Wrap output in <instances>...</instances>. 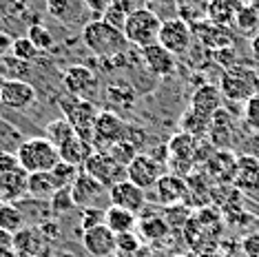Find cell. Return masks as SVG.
<instances>
[{
	"mask_svg": "<svg viewBox=\"0 0 259 257\" xmlns=\"http://www.w3.org/2000/svg\"><path fill=\"white\" fill-rule=\"evenodd\" d=\"M244 5H246L244 0H210V3H206L204 14L213 25L231 29L235 25V20H237L239 9Z\"/></svg>",
	"mask_w": 259,
	"mask_h": 257,
	"instance_id": "cell-21",
	"label": "cell"
},
{
	"mask_svg": "<svg viewBox=\"0 0 259 257\" xmlns=\"http://www.w3.org/2000/svg\"><path fill=\"white\" fill-rule=\"evenodd\" d=\"M82 168L78 166H73V164H69V162H58V164L54 166V171H51V175L56 178V182L60 189H64V186H71L75 180H78V175H80Z\"/></svg>",
	"mask_w": 259,
	"mask_h": 257,
	"instance_id": "cell-41",
	"label": "cell"
},
{
	"mask_svg": "<svg viewBox=\"0 0 259 257\" xmlns=\"http://www.w3.org/2000/svg\"><path fill=\"white\" fill-rule=\"evenodd\" d=\"M78 133H75V128L73 124L69 122L67 118H56V120H51L49 124H47V133H45V138L47 140H51V142L56 144L58 149L62 147V144H67L71 138H75Z\"/></svg>",
	"mask_w": 259,
	"mask_h": 257,
	"instance_id": "cell-33",
	"label": "cell"
},
{
	"mask_svg": "<svg viewBox=\"0 0 259 257\" xmlns=\"http://www.w3.org/2000/svg\"><path fill=\"white\" fill-rule=\"evenodd\" d=\"M82 171L89 173L93 180H98V182L104 184L107 189L115 186L117 182H122V180H126V166H122L115 157H111L109 151H96V153L84 162Z\"/></svg>",
	"mask_w": 259,
	"mask_h": 257,
	"instance_id": "cell-8",
	"label": "cell"
},
{
	"mask_svg": "<svg viewBox=\"0 0 259 257\" xmlns=\"http://www.w3.org/2000/svg\"><path fill=\"white\" fill-rule=\"evenodd\" d=\"M3 84H5V78H3V75H0V91H3Z\"/></svg>",
	"mask_w": 259,
	"mask_h": 257,
	"instance_id": "cell-56",
	"label": "cell"
},
{
	"mask_svg": "<svg viewBox=\"0 0 259 257\" xmlns=\"http://www.w3.org/2000/svg\"><path fill=\"white\" fill-rule=\"evenodd\" d=\"M210 60H213L215 64H220V67H224V71L226 69H233L237 67V58H235V47H231V49H220V51H210Z\"/></svg>",
	"mask_w": 259,
	"mask_h": 257,
	"instance_id": "cell-47",
	"label": "cell"
},
{
	"mask_svg": "<svg viewBox=\"0 0 259 257\" xmlns=\"http://www.w3.org/2000/svg\"><path fill=\"white\" fill-rule=\"evenodd\" d=\"M107 100L113 109H122V107H131L133 104V89L126 84H111L107 89ZM111 109V111H113Z\"/></svg>",
	"mask_w": 259,
	"mask_h": 257,
	"instance_id": "cell-37",
	"label": "cell"
},
{
	"mask_svg": "<svg viewBox=\"0 0 259 257\" xmlns=\"http://www.w3.org/2000/svg\"><path fill=\"white\" fill-rule=\"evenodd\" d=\"M124 140L128 144H133L135 149H142L144 144H146V140H149V133L144 131L142 126H138V124H126V133H124ZM142 153V151H140Z\"/></svg>",
	"mask_w": 259,
	"mask_h": 257,
	"instance_id": "cell-46",
	"label": "cell"
},
{
	"mask_svg": "<svg viewBox=\"0 0 259 257\" xmlns=\"http://www.w3.org/2000/svg\"><path fill=\"white\" fill-rule=\"evenodd\" d=\"M170 257H186V255H180V253H175V255H170Z\"/></svg>",
	"mask_w": 259,
	"mask_h": 257,
	"instance_id": "cell-58",
	"label": "cell"
},
{
	"mask_svg": "<svg viewBox=\"0 0 259 257\" xmlns=\"http://www.w3.org/2000/svg\"><path fill=\"white\" fill-rule=\"evenodd\" d=\"M252 51H255V56H257V60H259V33L252 38Z\"/></svg>",
	"mask_w": 259,
	"mask_h": 257,
	"instance_id": "cell-54",
	"label": "cell"
},
{
	"mask_svg": "<svg viewBox=\"0 0 259 257\" xmlns=\"http://www.w3.org/2000/svg\"><path fill=\"white\" fill-rule=\"evenodd\" d=\"M124 133H126V122L115 111L104 109L98 113L96 124H93V147H98V151H107L120 140H124Z\"/></svg>",
	"mask_w": 259,
	"mask_h": 257,
	"instance_id": "cell-9",
	"label": "cell"
},
{
	"mask_svg": "<svg viewBox=\"0 0 259 257\" xmlns=\"http://www.w3.org/2000/svg\"><path fill=\"white\" fill-rule=\"evenodd\" d=\"M162 215H164V220L168 222L170 231H180V229L184 231V226L188 224V220L193 218L186 204H175V206H166V208H162Z\"/></svg>",
	"mask_w": 259,
	"mask_h": 257,
	"instance_id": "cell-36",
	"label": "cell"
},
{
	"mask_svg": "<svg viewBox=\"0 0 259 257\" xmlns=\"http://www.w3.org/2000/svg\"><path fill=\"white\" fill-rule=\"evenodd\" d=\"M241 250L246 257H259V233H250L241 239Z\"/></svg>",
	"mask_w": 259,
	"mask_h": 257,
	"instance_id": "cell-48",
	"label": "cell"
},
{
	"mask_svg": "<svg viewBox=\"0 0 259 257\" xmlns=\"http://www.w3.org/2000/svg\"><path fill=\"white\" fill-rule=\"evenodd\" d=\"M38 47L31 42L27 36H20V38H14V45H11V56L18 58L22 62H33L38 56Z\"/></svg>",
	"mask_w": 259,
	"mask_h": 257,
	"instance_id": "cell-40",
	"label": "cell"
},
{
	"mask_svg": "<svg viewBox=\"0 0 259 257\" xmlns=\"http://www.w3.org/2000/svg\"><path fill=\"white\" fill-rule=\"evenodd\" d=\"M164 49H168L175 58L186 56L195 45V36H193L191 25L182 18V16H173V18L162 20L160 38H157Z\"/></svg>",
	"mask_w": 259,
	"mask_h": 257,
	"instance_id": "cell-7",
	"label": "cell"
},
{
	"mask_svg": "<svg viewBox=\"0 0 259 257\" xmlns=\"http://www.w3.org/2000/svg\"><path fill=\"white\" fill-rule=\"evenodd\" d=\"M71 197L75 206L91 208V206H98L100 200H109V189L104 184H100L98 180H93L89 173L80 171L78 180L71 184Z\"/></svg>",
	"mask_w": 259,
	"mask_h": 257,
	"instance_id": "cell-13",
	"label": "cell"
},
{
	"mask_svg": "<svg viewBox=\"0 0 259 257\" xmlns=\"http://www.w3.org/2000/svg\"><path fill=\"white\" fill-rule=\"evenodd\" d=\"M29 171L20 164L18 155L11 151H0V195L5 202H16L27 193Z\"/></svg>",
	"mask_w": 259,
	"mask_h": 257,
	"instance_id": "cell-5",
	"label": "cell"
},
{
	"mask_svg": "<svg viewBox=\"0 0 259 257\" xmlns=\"http://www.w3.org/2000/svg\"><path fill=\"white\" fill-rule=\"evenodd\" d=\"M107 151L111 153V157H115V160L120 162L122 166H128L135 160V155H140V151L135 149L133 144H128L126 140H120V142L113 144V147H109Z\"/></svg>",
	"mask_w": 259,
	"mask_h": 257,
	"instance_id": "cell-43",
	"label": "cell"
},
{
	"mask_svg": "<svg viewBox=\"0 0 259 257\" xmlns=\"http://www.w3.org/2000/svg\"><path fill=\"white\" fill-rule=\"evenodd\" d=\"M138 222H140V215L124 211V208H117V206H107V213H104V224H107L115 235L135 231L138 229Z\"/></svg>",
	"mask_w": 259,
	"mask_h": 257,
	"instance_id": "cell-29",
	"label": "cell"
},
{
	"mask_svg": "<svg viewBox=\"0 0 259 257\" xmlns=\"http://www.w3.org/2000/svg\"><path fill=\"white\" fill-rule=\"evenodd\" d=\"M73 206H75V204H73V197H71V186L58 189L56 195L49 200V208H51V213H54V215L67 213V211H71Z\"/></svg>",
	"mask_w": 259,
	"mask_h": 257,
	"instance_id": "cell-42",
	"label": "cell"
},
{
	"mask_svg": "<svg viewBox=\"0 0 259 257\" xmlns=\"http://www.w3.org/2000/svg\"><path fill=\"white\" fill-rule=\"evenodd\" d=\"M133 0H113V3L107 7V11L102 14V18L107 25L120 29V31H124V25H126V18L131 16L133 11Z\"/></svg>",
	"mask_w": 259,
	"mask_h": 257,
	"instance_id": "cell-32",
	"label": "cell"
},
{
	"mask_svg": "<svg viewBox=\"0 0 259 257\" xmlns=\"http://www.w3.org/2000/svg\"><path fill=\"white\" fill-rule=\"evenodd\" d=\"M27 226L25 211L20 206H16L14 202H5L0 206V231H7L11 235L20 233Z\"/></svg>",
	"mask_w": 259,
	"mask_h": 257,
	"instance_id": "cell-31",
	"label": "cell"
},
{
	"mask_svg": "<svg viewBox=\"0 0 259 257\" xmlns=\"http://www.w3.org/2000/svg\"><path fill=\"white\" fill-rule=\"evenodd\" d=\"M160 29H162V18L155 11L146 7H135L131 11V16L126 18L124 38L128 40V45L144 49V47H151L157 42Z\"/></svg>",
	"mask_w": 259,
	"mask_h": 257,
	"instance_id": "cell-4",
	"label": "cell"
},
{
	"mask_svg": "<svg viewBox=\"0 0 259 257\" xmlns=\"http://www.w3.org/2000/svg\"><path fill=\"white\" fill-rule=\"evenodd\" d=\"M58 153H60V160L62 162H69V164L82 168L84 166V162L89 160V157L96 153V149H93V142L89 140H82L80 136L71 138L67 144H62L60 149H58Z\"/></svg>",
	"mask_w": 259,
	"mask_h": 257,
	"instance_id": "cell-26",
	"label": "cell"
},
{
	"mask_svg": "<svg viewBox=\"0 0 259 257\" xmlns=\"http://www.w3.org/2000/svg\"><path fill=\"white\" fill-rule=\"evenodd\" d=\"M248 5H252V7H255V9L259 11V0H248Z\"/></svg>",
	"mask_w": 259,
	"mask_h": 257,
	"instance_id": "cell-55",
	"label": "cell"
},
{
	"mask_svg": "<svg viewBox=\"0 0 259 257\" xmlns=\"http://www.w3.org/2000/svg\"><path fill=\"white\" fill-rule=\"evenodd\" d=\"M38 231L42 233L45 239H54V237L60 235V224H58L56 220H42L38 226Z\"/></svg>",
	"mask_w": 259,
	"mask_h": 257,
	"instance_id": "cell-50",
	"label": "cell"
},
{
	"mask_svg": "<svg viewBox=\"0 0 259 257\" xmlns=\"http://www.w3.org/2000/svg\"><path fill=\"white\" fill-rule=\"evenodd\" d=\"M191 29H193V36H195V42H199L208 51H220V49L235 47V33L231 29L213 25L208 18L191 22Z\"/></svg>",
	"mask_w": 259,
	"mask_h": 257,
	"instance_id": "cell-11",
	"label": "cell"
},
{
	"mask_svg": "<svg viewBox=\"0 0 259 257\" xmlns=\"http://www.w3.org/2000/svg\"><path fill=\"white\" fill-rule=\"evenodd\" d=\"M29 73V62H22L14 56H0V75L5 80H25Z\"/></svg>",
	"mask_w": 259,
	"mask_h": 257,
	"instance_id": "cell-35",
	"label": "cell"
},
{
	"mask_svg": "<svg viewBox=\"0 0 259 257\" xmlns=\"http://www.w3.org/2000/svg\"><path fill=\"white\" fill-rule=\"evenodd\" d=\"M235 184L241 193H252L259 189V160L252 155L241 153L237 160V178Z\"/></svg>",
	"mask_w": 259,
	"mask_h": 257,
	"instance_id": "cell-25",
	"label": "cell"
},
{
	"mask_svg": "<svg viewBox=\"0 0 259 257\" xmlns=\"http://www.w3.org/2000/svg\"><path fill=\"white\" fill-rule=\"evenodd\" d=\"M82 3L89 7L91 14H96L98 18H102V14L107 11V7H109L111 3H113V0H82Z\"/></svg>",
	"mask_w": 259,
	"mask_h": 257,
	"instance_id": "cell-51",
	"label": "cell"
},
{
	"mask_svg": "<svg viewBox=\"0 0 259 257\" xmlns=\"http://www.w3.org/2000/svg\"><path fill=\"white\" fill-rule=\"evenodd\" d=\"M244 122L252 133H259V96L250 98L244 104Z\"/></svg>",
	"mask_w": 259,
	"mask_h": 257,
	"instance_id": "cell-45",
	"label": "cell"
},
{
	"mask_svg": "<svg viewBox=\"0 0 259 257\" xmlns=\"http://www.w3.org/2000/svg\"><path fill=\"white\" fill-rule=\"evenodd\" d=\"M170 226L168 222L164 220V215L160 211H155L153 215H144L140 218L138 222V235L142 237V242H151V244H157L162 239H166L170 235Z\"/></svg>",
	"mask_w": 259,
	"mask_h": 257,
	"instance_id": "cell-24",
	"label": "cell"
},
{
	"mask_svg": "<svg viewBox=\"0 0 259 257\" xmlns=\"http://www.w3.org/2000/svg\"><path fill=\"white\" fill-rule=\"evenodd\" d=\"M146 204H149L146 191L135 186L131 180H122V182H117L109 189V206H117L140 215L146 208Z\"/></svg>",
	"mask_w": 259,
	"mask_h": 257,
	"instance_id": "cell-12",
	"label": "cell"
},
{
	"mask_svg": "<svg viewBox=\"0 0 259 257\" xmlns=\"http://www.w3.org/2000/svg\"><path fill=\"white\" fill-rule=\"evenodd\" d=\"M244 153L246 155H252L259 160V133H255V136L246 138L244 140Z\"/></svg>",
	"mask_w": 259,
	"mask_h": 257,
	"instance_id": "cell-52",
	"label": "cell"
},
{
	"mask_svg": "<svg viewBox=\"0 0 259 257\" xmlns=\"http://www.w3.org/2000/svg\"><path fill=\"white\" fill-rule=\"evenodd\" d=\"M16 155H18L20 164L27 168L29 173H47L54 171V166L60 162V153H58V147L51 140L42 138H29L22 140V144L16 149Z\"/></svg>",
	"mask_w": 259,
	"mask_h": 257,
	"instance_id": "cell-2",
	"label": "cell"
},
{
	"mask_svg": "<svg viewBox=\"0 0 259 257\" xmlns=\"http://www.w3.org/2000/svg\"><path fill=\"white\" fill-rule=\"evenodd\" d=\"M3 204H5V197H3V195H0V206H3Z\"/></svg>",
	"mask_w": 259,
	"mask_h": 257,
	"instance_id": "cell-57",
	"label": "cell"
},
{
	"mask_svg": "<svg viewBox=\"0 0 259 257\" xmlns=\"http://www.w3.org/2000/svg\"><path fill=\"white\" fill-rule=\"evenodd\" d=\"M164 173H166L164 164L160 160H155V157H151L149 153L135 155V160L126 166V180H131L135 186L144 189L146 193L155 189L157 180H160Z\"/></svg>",
	"mask_w": 259,
	"mask_h": 257,
	"instance_id": "cell-10",
	"label": "cell"
},
{
	"mask_svg": "<svg viewBox=\"0 0 259 257\" xmlns=\"http://www.w3.org/2000/svg\"><path fill=\"white\" fill-rule=\"evenodd\" d=\"M140 56H142V64L146 67V71L151 75H157V78H168L178 71V58L170 54L168 49H164L160 42L144 47L140 49Z\"/></svg>",
	"mask_w": 259,
	"mask_h": 257,
	"instance_id": "cell-15",
	"label": "cell"
},
{
	"mask_svg": "<svg viewBox=\"0 0 259 257\" xmlns=\"http://www.w3.org/2000/svg\"><path fill=\"white\" fill-rule=\"evenodd\" d=\"M82 246L91 257H113L117 255L115 246V233L107 224L96 226L91 231L82 233Z\"/></svg>",
	"mask_w": 259,
	"mask_h": 257,
	"instance_id": "cell-17",
	"label": "cell"
},
{
	"mask_svg": "<svg viewBox=\"0 0 259 257\" xmlns=\"http://www.w3.org/2000/svg\"><path fill=\"white\" fill-rule=\"evenodd\" d=\"M60 189L56 182V178L51 175V171L47 173H29V182H27V195H31L38 202H49L56 195V191Z\"/></svg>",
	"mask_w": 259,
	"mask_h": 257,
	"instance_id": "cell-28",
	"label": "cell"
},
{
	"mask_svg": "<svg viewBox=\"0 0 259 257\" xmlns=\"http://www.w3.org/2000/svg\"><path fill=\"white\" fill-rule=\"evenodd\" d=\"M237 160L239 155L231 151H215L213 157L206 162V173L217 182H235L237 178Z\"/></svg>",
	"mask_w": 259,
	"mask_h": 257,
	"instance_id": "cell-22",
	"label": "cell"
},
{
	"mask_svg": "<svg viewBox=\"0 0 259 257\" xmlns=\"http://www.w3.org/2000/svg\"><path fill=\"white\" fill-rule=\"evenodd\" d=\"M82 42L100 60H109V58L124 56L128 40L124 38V31L107 25L104 20H89L82 27Z\"/></svg>",
	"mask_w": 259,
	"mask_h": 257,
	"instance_id": "cell-1",
	"label": "cell"
},
{
	"mask_svg": "<svg viewBox=\"0 0 259 257\" xmlns=\"http://www.w3.org/2000/svg\"><path fill=\"white\" fill-rule=\"evenodd\" d=\"M62 84L69 96L84 98L98 87V75L93 73L89 67H84V64H73V67H69L67 71H64Z\"/></svg>",
	"mask_w": 259,
	"mask_h": 257,
	"instance_id": "cell-18",
	"label": "cell"
},
{
	"mask_svg": "<svg viewBox=\"0 0 259 257\" xmlns=\"http://www.w3.org/2000/svg\"><path fill=\"white\" fill-rule=\"evenodd\" d=\"M206 3H210V0H206Z\"/></svg>",
	"mask_w": 259,
	"mask_h": 257,
	"instance_id": "cell-59",
	"label": "cell"
},
{
	"mask_svg": "<svg viewBox=\"0 0 259 257\" xmlns=\"http://www.w3.org/2000/svg\"><path fill=\"white\" fill-rule=\"evenodd\" d=\"M47 11L62 25L73 27L84 20V16L89 14V7L82 0H47Z\"/></svg>",
	"mask_w": 259,
	"mask_h": 257,
	"instance_id": "cell-20",
	"label": "cell"
},
{
	"mask_svg": "<svg viewBox=\"0 0 259 257\" xmlns=\"http://www.w3.org/2000/svg\"><path fill=\"white\" fill-rule=\"evenodd\" d=\"M222 91L220 87L215 84H199L195 91H193L191 98V109H195L197 113L206 115V118H213L217 111L222 109Z\"/></svg>",
	"mask_w": 259,
	"mask_h": 257,
	"instance_id": "cell-23",
	"label": "cell"
},
{
	"mask_svg": "<svg viewBox=\"0 0 259 257\" xmlns=\"http://www.w3.org/2000/svg\"><path fill=\"white\" fill-rule=\"evenodd\" d=\"M104 213H107V208H100V206L82 208V218H80V229H82V233L96 229V226H102L104 224Z\"/></svg>",
	"mask_w": 259,
	"mask_h": 257,
	"instance_id": "cell-44",
	"label": "cell"
},
{
	"mask_svg": "<svg viewBox=\"0 0 259 257\" xmlns=\"http://www.w3.org/2000/svg\"><path fill=\"white\" fill-rule=\"evenodd\" d=\"M38 100V93L27 80H5L0 91V104L11 111H25Z\"/></svg>",
	"mask_w": 259,
	"mask_h": 257,
	"instance_id": "cell-14",
	"label": "cell"
},
{
	"mask_svg": "<svg viewBox=\"0 0 259 257\" xmlns=\"http://www.w3.org/2000/svg\"><path fill=\"white\" fill-rule=\"evenodd\" d=\"M220 91L228 102H248L259 96V73L244 64L226 69L220 80Z\"/></svg>",
	"mask_w": 259,
	"mask_h": 257,
	"instance_id": "cell-3",
	"label": "cell"
},
{
	"mask_svg": "<svg viewBox=\"0 0 259 257\" xmlns=\"http://www.w3.org/2000/svg\"><path fill=\"white\" fill-rule=\"evenodd\" d=\"M0 257H18L14 248V235L7 231H0Z\"/></svg>",
	"mask_w": 259,
	"mask_h": 257,
	"instance_id": "cell-49",
	"label": "cell"
},
{
	"mask_svg": "<svg viewBox=\"0 0 259 257\" xmlns=\"http://www.w3.org/2000/svg\"><path fill=\"white\" fill-rule=\"evenodd\" d=\"M14 248L18 257H38L40 250L45 248V237L38 229L25 226L20 233L14 235Z\"/></svg>",
	"mask_w": 259,
	"mask_h": 257,
	"instance_id": "cell-27",
	"label": "cell"
},
{
	"mask_svg": "<svg viewBox=\"0 0 259 257\" xmlns=\"http://www.w3.org/2000/svg\"><path fill=\"white\" fill-rule=\"evenodd\" d=\"M60 107H62V118H67L69 122L73 124L75 133L82 138V140H89L93 142V124H96V118H98V107L84 98H75V96H67L60 100Z\"/></svg>",
	"mask_w": 259,
	"mask_h": 257,
	"instance_id": "cell-6",
	"label": "cell"
},
{
	"mask_svg": "<svg viewBox=\"0 0 259 257\" xmlns=\"http://www.w3.org/2000/svg\"><path fill=\"white\" fill-rule=\"evenodd\" d=\"M11 45H14V40H11L9 33H0V51H3V49L11 51Z\"/></svg>",
	"mask_w": 259,
	"mask_h": 257,
	"instance_id": "cell-53",
	"label": "cell"
},
{
	"mask_svg": "<svg viewBox=\"0 0 259 257\" xmlns=\"http://www.w3.org/2000/svg\"><path fill=\"white\" fill-rule=\"evenodd\" d=\"M115 246L117 255H138L142 250V237L138 235V231L120 233V235H115Z\"/></svg>",
	"mask_w": 259,
	"mask_h": 257,
	"instance_id": "cell-38",
	"label": "cell"
},
{
	"mask_svg": "<svg viewBox=\"0 0 259 257\" xmlns=\"http://www.w3.org/2000/svg\"><path fill=\"white\" fill-rule=\"evenodd\" d=\"M233 133H235V122L233 115L228 111L220 109L210 120V128H208V142L213 144L217 151H231L233 147Z\"/></svg>",
	"mask_w": 259,
	"mask_h": 257,
	"instance_id": "cell-19",
	"label": "cell"
},
{
	"mask_svg": "<svg viewBox=\"0 0 259 257\" xmlns=\"http://www.w3.org/2000/svg\"><path fill=\"white\" fill-rule=\"evenodd\" d=\"M210 120H213V118H206V115L197 113L195 109L188 107L184 113H182V118H180V126H182V131H184V133H188V136L202 140V138L208 136Z\"/></svg>",
	"mask_w": 259,
	"mask_h": 257,
	"instance_id": "cell-30",
	"label": "cell"
},
{
	"mask_svg": "<svg viewBox=\"0 0 259 257\" xmlns=\"http://www.w3.org/2000/svg\"><path fill=\"white\" fill-rule=\"evenodd\" d=\"M153 193H155V197H153V200L160 204L162 208H166V206H175V204H184L186 202L188 186H186V180L180 178V175L164 173L162 178L157 180Z\"/></svg>",
	"mask_w": 259,
	"mask_h": 257,
	"instance_id": "cell-16",
	"label": "cell"
},
{
	"mask_svg": "<svg viewBox=\"0 0 259 257\" xmlns=\"http://www.w3.org/2000/svg\"><path fill=\"white\" fill-rule=\"evenodd\" d=\"M27 38L31 40V42L36 45L40 51H49L51 47L56 45V38H54V33L49 31V27L38 25V22L27 29Z\"/></svg>",
	"mask_w": 259,
	"mask_h": 257,
	"instance_id": "cell-39",
	"label": "cell"
},
{
	"mask_svg": "<svg viewBox=\"0 0 259 257\" xmlns=\"http://www.w3.org/2000/svg\"><path fill=\"white\" fill-rule=\"evenodd\" d=\"M235 27L241 36H248V38H255L259 33V11L252 7V5L246 3L244 7L239 9L237 14V20H235Z\"/></svg>",
	"mask_w": 259,
	"mask_h": 257,
	"instance_id": "cell-34",
	"label": "cell"
}]
</instances>
